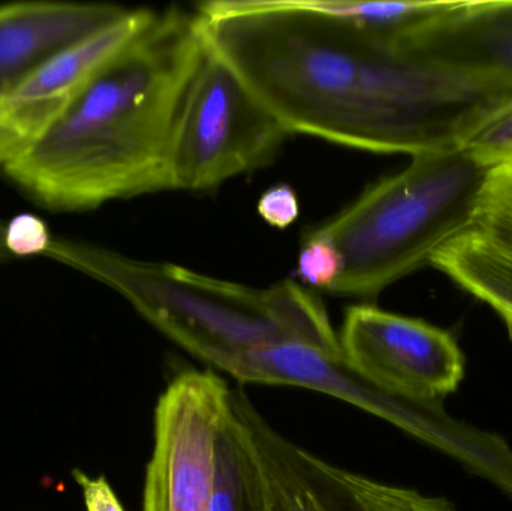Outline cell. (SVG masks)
I'll use <instances>...</instances> for the list:
<instances>
[{"mask_svg": "<svg viewBox=\"0 0 512 511\" xmlns=\"http://www.w3.org/2000/svg\"><path fill=\"white\" fill-rule=\"evenodd\" d=\"M195 14L221 57L289 134L409 156L462 147L512 83L438 68L304 0H212Z\"/></svg>", "mask_w": 512, "mask_h": 511, "instance_id": "obj_1", "label": "cell"}, {"mask_svg": "<svg viewBox=\"0 0 512 511\" xmlns=\"http://www.w3.org/2000/svg\"><path fill=\"white\" fill-rule=\"evenodd\" d=\"M207 47L195 11H156L23 155L2 168L51 212L168 191L171 137Z\"/></svg>", "mask_w": 512, "mask_h": 511, "instance_id": "obj_2", "label": "cell"}, {"mask_svg": "<svg viewBox=\"0 0 512 511\" xmlns=\"http://www.w3.org/2000/svg\"><path fill=\"white\" fill-rule=\"evenodd\" d=\"M47 255L113 288L159 332L218 369L246 351L282 342L342 353L324 303L294 281L248 287L54 237Z\"/></svg>", "mask_w": 512, "mask_h": 511, "instance_id": "obj_3", "label": "cell"}, {"mask_svg": "<svg viewBox=\"0 0 512 511\" xmlns=\"http://www.w3.org/2000/svg\"><path fill=\"white\" fill-rule=\"evenodd\" d=\"M463 147L412 156L309 234L342 257L331 294L376 297L474 227L490 176Z\"/></svg>", "mask_w": 512, "mask_h": 511, "instance_id": "obj_4", "label": "cell"}, {"mask_svg": "<svg viewBox=\"0 0 512 511\" xmlns=\"http://www.w3.org/2000/svg\"><path fill=\"white\" fill-rule=\"evenodd\" d=\"M289 137L236 72L207 47L174 125L168 191L218 188L270 164Z\"/></svg>", "mask_w": 512, "mask_h": 511, "instance_id": "obj_5", "label": "cell"}, {"mask_svg": "<svg viewBox=\"0 0 512 511\" xmlns=\"http://www.w3.org/2000/svg\"><path fill=\"white\" fill-rule=\"evenodd\" d=\"M231 411V389L213 369L183 372L155 410L144 511H209L216 443Z\"/></svg>", "mask_w": 512, "mask_h": 511, "instance_id": "obj_6", "label": "cell"}, {"mask_svg": "<svg viewBox=\"0 0 512 511\" xmlns=\"http://www.w3.org/2000/svg\"><path fill=\"white\" fill-rule=\"evenodd\" d=\"M234 413L248 432L261 474L264 511H457L453 503L336 467L283 437L242 389Z\"/></svg>", "mask_w": 512, "mask_h": 511, "instance_id": "obj_7", "label": "cell"}, {"mask_svg": "<svg viewBox=\"0 0 512 511\" xmlns=\"http://www.w3.org/2000/svg\"><path fill=\"white\" fill-rule=\"evenodd\" d=\"M339 342L349 368L393 398L439 404L465 377V357L450 333L376 306L346 309Z\"/></svg>", "mask_w": 512, "mask_h": 511, "instance_id": "obj_8", "label": "cell"}, {"mask_svg": "<svg viewBox=\"0 0 512 511\" xmlns=\"http://www.w3.org/2000/svg\"><path fill=\"white\" fill-rule=\"evenodd\" d=\"M155 9H128L110 26L57 54L0 101V168L23 155L63 116L99 69L152 21Z\"/></svg>", "mask_w": 512, "mask_h": 511, "instance_id": "obj_9", "label": "cell"}, {"mask_svg": "<svg viewBox=\"0 0 512 511\" xmlns=\"http://www.w3.org/2000/svg\"><path fill=\"white\" fill-rule=\"evenodd\" d=\"M394 42L429 65L512 83V0H460Z\"/></svg>", "mask_w": 512, "mask_h": 511, "instance_id": "obj_10", "label": "cell"}, {"mask_svg": "<svg viewBox=\"0 0 512 511\" xmlns=\"http://www.w3.org/2000/svg\"><path fill=\"white\" fill-rule=\"evenodd\" d=\"M107 3L18 2L0 6V101L57 54L119 20Z\"/></svg>", "mask_w": 512, "mask_h": 511, "instance_id": "obj_11", "label": "cell"}, {"mask_svg": "<svg viewBox=\"0 0 512 511\" xmlns=\"http://www.w3.org/2000/svg\"><path fill=\"white\" fill-rule=\"evenodd\" d=\"M430 266L492 306L502 318L512 317V264L474 231L436 252Z\"/></svg>", "mask_w": 512, "mask_h": 511, "instance_id": "obj_12", "label": "cell"}, {"mask_svg": "<svg viewBox=\"0 0 512 511\" xmlns=\"http://www.w3.org/2000/svg\"><path fill=\"white\" fill-rule=\"evenodd\" d=\"M309 8L351 24L361 32L396 39L432 18L453 9L451 2H357V0H304Z\"/></svg>", "mask_w": 512, "mask_h": 511, "instance_id": "obj_13", "label": "cell"}, {"mask_svg": "<svg viewBox=\"0 0 512 511\" xmlns=\"http://www.w3.org/2000/svg\"><path fill=\"white\" fill-rule=\"evenodd\" d=\"M472 231L512 264V165L490 171Z\"/></svg>", "mask_w": 512, "mask_h": 511, "instance_id": "obj_14", "label": "cell"}, {"mask_svg": "<svg viewBox=\"0 0 512 511\" xmlns=\"http://www.w3.org/2000/svg\"><path fill=\"white\" fill-rule=\"evenodd\" d=\"M462 147L489 170L512 165V101L483 120Z\"/></svg>", "mask_w": 512, "mask_h": 511, "instance_id": "obj_15", "label": "cell"}, {"mask_svg": "<svg viewBox=\"0 0 512 511\" xmlns=\"http://www.w3.org/2000/svg\"><path fill=\"white\" fill-rule=\"evenodd\" d=\"M342 257L328 240L307 233L297 261V275L309 287L330 293L342 273Z\"/></svg>", "mask_w": 512, "mask_h": 511, "instance_id": "obj_16", "label": "cell"}, {"mask_svg": "<svg viewBox=\"0 0 512 511\" xmlns=\"http://www.w3.org/2000/svg\"><path fill=\"white\" fill-rule=\"evenodd\" d=\"M53 236L44 219L32 213L14 216L3 230V246L9 257H32L45 255Z\"/></svg>", "mask_w": 512, "mask_h": 511, "instance_id": "obj_17", "label": "cell"}, {"mask_svg": "<svg viewBox=\"0 0 512 511\" xmlns=\"http://www.w3.org/2000/svg\"><path fill=\"white\" fill-rule=\"evenodd\" d=\"M256 210L270 227L285 230L300 216V201L291 186L280 183L271 186L259 197Z\"/></svg>", "mask_w": 512, "mask_h": 511, "instance_id": "obj_18", "label": "cell"}, {"mask_svg": "<svg viewBox=\"0 0 512 511\" xmlns=\"http://www.w3.org/2000/svg\"><path fill=\"white\" fill-rule=\"evenodd\" d=\"M75 482L83 491L84 504L87 511H125L119 498L111 489L110 483L104 477L90 479L81 471L74 470Z\"/></svg>", "mask_w": 512, "mask_h": 511, "instance_id": "obj_19", "label": "cell"}, {"mask_svg": "<svg viewBox=\"0 0 512 511\" xmlns=\"http://www.w3.org/2000/svg\"><path fill=\"white\" fill-rule=\"evenodd\" d=\"M505 323H507L508 332H510V336L512 338V317H505Z\"/></svg>", "mask_w": 512, "mask_h": 511, "instance_id": "obj_20", "label": "cell"}]
</instances>
